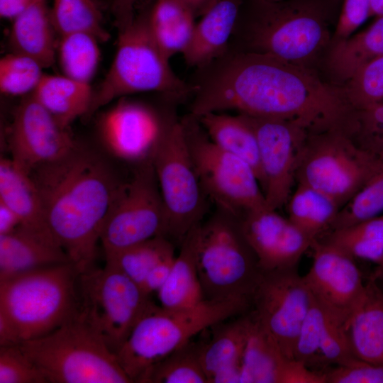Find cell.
I'll list each match as a JSON object with an SVG mask.
<instances>
[{
  "mask_svg": "<svg viewBox=\"0 0 383 383\" xmlns=\"http://www.w3.org/2000/svg\"><path fill=\"white\" fill-rule=\"evenodd\" d=\"M231 92L243 114L294 122L309 133L351 132L356 110L342 84L322 80L310 67L272 55L249 52L236 66Z\"/></svg>",
  "mask_w": 383,
  "mask_h": 383,
  "instance_id": "1",
  "label": "cell"
},
{
  "mask_svg": "<svg viewBox=\"0 0 383 383\" xmlns=\"http://www.w3.org/2000/svg\"><path fill=\"white\" fill-rule=\"evenodd\" d=\"M30 174L48 226L71 262L82 273L92 267L102 225L120 184L99 153L79 144Z\"/></svg>",
  "mask_w": 383,
  "mask_h": 383,
  "instance_id": "2",
  "label": "cell"
},
{
  "mask_svg": "<svg viewBox=\"0 0 383 383\" xmlns=\"http://www.w3.org/2000/svg\"><path fill=\"white\" fill-rule=\"evenodd\" d=\"M229 45L306 67L329 47L328 12L321 0H250Z\"/></svg>",
  "mask_w": 383,
  "mask_h": 383,
  "instance_id": "3",
  "label": "cell"
},
{
  "mask_svg": "<svg viewBox=\"0 0 383 383\" xmlns=\"http://www.w3.org/2000/svg\"><path fill=\"white\" fill-rule=\"evenodd\" d=\"M246 299H204L185 309H170L151 301L115 355L132 382L211 326L248 312Z\"/></svg>",
  "mask_w": 383,
  "mask_h": 383,
  "instance_id": "4",
  "label": "cell"
},
{
  "mask_svg": "<svg viewBox=\"0 0 383 383\" xmlns=\"http://www.w3.org/2000/svg\"><path fill=\"white\" fill-rule=\"evenodd\" d=\"M79 272L72 262L33 270L0 282V314L21 343L43 336L79 313Z\"/></svg>",
  "mask_w": 383,
  "mask_h": 383,
  "instance_id": "5",
  "label": "cell"
},
{
  "mask_svg": "<svg viewBox=\"0 0 383 383\" xmlns=\"http://www.w3.org/2000/svg\"><path fill=\"white\" fill-rule=\"evenodd\" d=\"M118 30L117 49L104 80L94 94L84 118L116 99L141 92H157L180 101L191 98L193 87L180 79L155 40L149 10L134 16Z\"/></svg>",
  "mask_w": 383,
  "mask_h": 383,
  "instance_id": "6",
  "label": "cell"
},
{
  "mask_svg": "<svg viewBox=\"0 0 383 383\" xmlns=\"http://www.w3.org/2000/svg\"><path fill=\"white\" fill-rule=\"evenodd\" d=\"M19 346L48 383H133L116 355L79 313Z\"/></svg>",
  "mask_w": 383,
  "mask_h": 383,
  "instance_id": "7",
  "label": "cell"
},
{
  "mask_svg": "<svg viewBox=\"0 0 383 383\" xmlns=\"http://www.w3.org/2000/svg\"><path fill=\"white\" fill-rule=\"evenodd\" d=\"M197 267L208 300L251 301L262 272L239 218L218 209L199 226Z\"/></svg>",
  "mask_w": 383,
  "mask_h": 383,
  "instance_id": "8",
  "label": "cell"
},
{
  "mask_svg": "<svg viewBox=\"0 0 383 383\" xmlns=\"http://www.w3.org/2000/svg\"><path fill=\"white\" fill-rule=\"evenodd\" d=\"M379 162V154L362 148L345 130L309 133L295 182L326 194L340 209L365 184Z\"/></svg>",
  "mask_w": 383,
  "mask_h": 383,
  "instance_id": "9",
  "label": "cell"
},
{
  "mask_svg": "<svg viewBox=\"0 0 383 383\" xmlns=\"http://www.w3.org/2000/svg\"><path fill=\"white\" fill-rule=\"evenodd\" d=\"M181 123L201 187L216 209L237 217L266 209L260 181L245 160L215 144L197 117L188 113Z\"/></svg>",
  "mask_w": 383,
  "mask_h": 383,
  "instance_id": "10",
  "label": "cell"
},
{
  "mask_svg": "<svg viewBox=\"0 0 383 383\" xmlns=\"http://www.w3.org/2000/svg\"><path fill=\"white\" fill-rule=\"evenodd\" d=\"M151 162L165 211L166 237L180 245L202 222L209 200L194 168L181 119L167 130Z\"/></svg>",
  "mask_w": 383,
  "mask_h": 383,
  "instance_id": "11",
  "label": "cell"
},
{
  "mask_svg": "<svg viewBox=\"0 0 383 383\" xmlns=\"http://www.w3.org/2000/svg\"><path fill=\"white\" fill-rule=\"evenodd\" d=\"M79 315L115 354L152 301L141 287L106 265L80 273Z\"/></svg>",
  "mask_w": 383,
  "mask_h": 383,
  "instance_id": "12",
  "label": "cell"
},
{
  "mask_svg": "<svg viewBox=\"0 0 383 383\" xmlns=\"http://www.w3.org/2000/svg\"><path fill=\"white\" fill-rule=\"evenodd\" d=\"M166 216L151 160L120 182L100 233L104 256L156 236L166 237Z\"/></svg>",
  "mask_w": 383,
  "mask_h": 383,
  "instance_id": "13",
  "label": "cell"
},
{
  "mask_svg": "<svg viewBox=\"0 0 383 383\" xmlns=\"http://www.w3.org/2000/svg\"><path fill=\"white\" fill-rule=\"evenodd\" d=\"M312 302L298 266L262 271L251 309L287 359H294L298 336Z\"/></svg>",
  "mask_w": 383,
  "mask_h": 383,
  "instance_id": "14",
  "label": "cell"
},
{
  "mask_svg": "<svg viewBox=\"0 0 383 383\" xmlns=\"http://www.w3.org/2000/svg\"><path fill=\"white\" fill-rule=\"evenodd\" d=\"M119 99L99 119L101 143L121 160L140 164L151 160L167 130L179 119L174 107L162 112L142 101Z\"/></svg>",
  "mask_w": 383,
  "mask_h": 383,
  "instance_id": "15",
  "label": "cell"
},
{
  "mask_svg": "<svg viewBox=\"0 0 383 383\" xmlns=\"http://www.w3.org/2000/svg\"><path fill=\"white\" fill-rule=\"evenodd\" d=\"M241 114L258 144L266 209L277 211L292 193L299 160L309 132L294 122Z\"/></svg>",
  "mask_w": 383,
  "mask_h": 383,
  "instance_id": "16",
  "label": "cell"
},
{
  "mask_svg": "<svg viewBox=\"0 0 383 383\" xmlns=\"http://www.w3.org/2000/svg\"><path fill=\"white\" fill-rule=\"evenodd\" d=\"M77 144L70 128H62L32 93L16 109L8 147L10 158L27 172L65 156Z\"/></svg>",
  "mask_w": 383,
  "mask_h": 383,
  "instance_id": "17",
  "label": "cell"
},
{
  "mask_svg": "<svg viewBox=\"0 0 383 383\" xmlns=\"http://www.w3.org/2000/svg\"><path fill=\"white\" fill-rule=\"evenodd\" d=\"M311 248L313 262L305 282L313 299L346 325L365 287L355 260L320 239Z\"/></svg>",
  "mask_w": 383,
  "mask_h": 383,
  "instance_id": "18",
  "label": "cell"
},
{
  "mask_svg": "<svg viewBox=\"0 0 383 383\" xmlns=\"http://www.w3.org/2000/svg\"><path fill=\"white\" fill-rule=\"evenodd\" d=\"M239 219L262 271L298 266L313 243L288 218L275 210L250 211Z\"/></svg>",
  "mask_w": 383,
  "mask_h": 383,
  "instance_id": "19",
  "label": "cell"
},
{
  "mask_svg": "<svg viewBox=\"0 0 383 383\" xmlns=\"http://www.w3.org/2000/svg\"><path fill=\"white\" fill-rule=\"evenodd\" d=\"M199 340L200 360L209 383H240V362L247 331V312L212 326Z\"/></svg>",
  "mask_w": 383,
  "mask_h": 383,
  "instance_id": "20",
  "label": "cell"
},
{
  "mask_svg": "<svg viewBox=\"0 0 383 383\" xmlns=\"http://www.w3.org/2000/svg\"><path fill=\"white\" fill-rule=\"evenodd\" d=\"M71 262L52 236L21 226L0 235V282L33 270Z\"/></svg>",
  "mask_w": 383,
  "mask_h": 383,
  "instance_id": "21",
  "label": "cell"
},
{
  "mask_svg": "<svg viewBox=\"0 0 383 383\" xmlns=\"http://www.w3.org/2000/svg\"><path fill=\"white\" fill-rule=\"evenodd\" d=\"M345 329L355 358L383 366V291L374 279L365 284Z\"/></svg>",
  "mask_w": 383,
  "mask_h": 383,
  "instance_id": "22",
  "label": "cell"
},
{
  "mask_svg": "<svg viewBox=\"0 0 383 383\" xmlns=\"http://www.w3.org/2000/svg\"><path fill=\"white\" fill-rule=\"evenodd\" d=\"M243 0H218L196 23L192 40L182 52L186 64L197 68L228 47Z\"/></svg>",
  "mask_w": 383,
  "mask_h": 383,
  "instance_id": "23",
  "label": "cell"
},
{
  "mask_svg": "<svg viewBox=\"0 0 383 383\" xmlns=\"http://www.w3.org/2000/svg\"><path fill=\"white\" fill-rule=\"evenodd\" d=\"M55 33L50 9L46 1H41L13 19L9 47L11 52L29 57L43 68L50 67L56 58Z\"/></svg>",
  "mask_w": 383,
  "mask_h": 383,
  "instance_id": "24",
  "label": "cell"
},
{
  "mask_svg": "<svg viewBox=\"0 0 383 383\" xmlns=\"http://www.w3.org/2000/svg\"><path fill=\"white\" fill-rule=\"evenodd\" d=\"M0 201L16 214L20 226L54 238L48 226L40 196L30 173L10 157H1L0 160Z\"/></svg>",
  "mask_w": 383,
  "mask_h": 383,
  "instance_id": "25",
  "label": "cell"
},
{
  "mask_svg": "<svg viewBox=\"0 0 383 383\" xmlns=\"http://www.w3.org/2000/svg\"><path fill=\"white\" fill-rule=\"evenodd\" d=\"M199 225L193 228L180 243L179 253L174 258L167 280L157 292L162 307L189 308L205 299L197 267Z\"/></svg>",
  "mask_w": 383,
  "mask_h": 383,
  "instance_id": "26",
  "label": "cell"
},
{
  "mask_svg": "<svg viewBox=\"0 0 383 383\" xmlns=\"http://www.w3.org/2000/svg\"><path fill=\"white\" fill-rule=\"evenodd\" d=\"M287 360L274 338L250 309L247 312L240 383H279Z\"/></svg>",
  "mask_w": 383,
  "mask_h": 383,
  "instance_id": "27",
  "label": "cell"
},
{
  "mask_svg": "<svg viewBox=\"0 0 383 383\" xmlns=\"http://www.w3.org/2000/svg\"><path fill=\"white\" fill-rule=\"evenodd\" d=\"M32 94L62 128H70L77 118L87 115L94 91L89 83L43 74Z\"/></svg>",
  "mask_w": 383,
  "mask_h": 383,
  "instance_id": "28",
  "label": "cell"
},
{
  "mask_svg": "<svg viewBox=\"0 0 383 383\" xmlns=\"http://www.w3.org/2000/svg\"><path fill=\"white\" fill-rule=\"evenodd\" d=\"M197 118L215 144L245 160L253 168L263 191L264 178L257 138L244 116L239 113L233 116L223 112H211Z\"/></svg>",
  "mask_w": 383,
  "mask_h": 383,
  "instance_id": "29",
  "label": "cell"
},
{
  "mask_svg": "<svg viewBox=\"0 0 383 383\" xmlns=\"http://www.w3.org/2000/svg\"><path fill=\"white\" fill-rule=\"evenodd\" d=\"M326 65L340 84L365 63L383 55V16L366 30L331 45Z\"/></svg>",
  "mask_w": 383,
  "mask_h": 383,
  "instance_id": "30",
  "label": "cell"
},
{
  "mask_svg": "<svg viewBox=\"0 0 383 383\" xmlns=\"http://www.w3.org/2000/svg\"><path fill=\"white\" fill-rule=\"evenodd\" d=\"M195 16L172 0H155L149 9V25L155 40L169 60L189 45L195 28Z\"/></svg>",
  "mask_w": 383,
  "mask_h": 383,
  "instance_id": "31",
  "label": "cell"
},
{
  "mask_svg": "<svg viewBox=\"0 0 383 383\" xmlns=\"http://www.w3.org/2000/svg\"><path fill=\"white\" fill-rule=\"evenodd\" d=\"M286 205L289 220L313 241L329 231L340 210L332 199L302 184H296Z\"/></svg>",
  "mask_w": 383,
  "mask_h": 383,
  "instance_id": "32",
  "label": "cell"
},
{
  "mask_svg": "<svg viewBox=\"0 0 383 383\" xmlns=\"http://www.w3.org/2000/svg\"><path fill=\"white\" fill-rule=\"evenodd\" d=\"M318 239L350 257L379 264L383 260V216L330 231Z\"/></svg>",
  "mask_w": 383,
  "mask_h": 383,
  "instance_id": "33",
  "label": "cell"
},
{
  "mask_svg": "<svg viewBox=\"0 0 383 383\" xmlns=\"http://www.w3.org/2000/svg\"><path fill=\"white\" fill-rule=\"evenodd\" d=\"M173 242L159 235L105 256L113 267L141 287L149 273L162 262L174 257Z\"/></svg>",
  "mask_w": 383,
  "mask_h": 383,
  "instance_id": "34",
  "label": "cell"
},
{
  "mask_svg": "<svg viewBox=\"0 0 383 383\" xmlns=\"http://www.w3.org/2000/svg\"><path fill=\"white\" fill-rule=\"evenodd\" d=\"M50 14L60 36L86 33L101 43L110 38L104 28L102 13L94 0H54Z\"/></svg>",
  "mask_w": 383,
  "mask_h": 383,
  "instance_id": "35",
  "label": "cell"
},
{
  "mask_svg": "<svg viewBox=\"0 0 383 383\" xmlns=\"http://www.w3.org/2000/svg\"><path fill=\"white\" fill-rule=\"evenodd\" d=\"M189 341L151 367L140 383H209L199 341Z\"/></svg>",
  "mask_w": 383,
  "mask_h": 383,
  "instance_id": "36",
  "label": "cell"
},
{
  "mask_svg": "<svg viewBox=\"0 0 383 383\" xmlns=\"http://www.w3.org/2000/svg\"><path fill=\"white\" fill-rule=\"evenodd\" d=\"M60 37L57 54L63 75L89 83L100 60L99 41L86 33H73Z\"/></svg>",
  "mask_w": 383,
  "mask_h": 383,
  "instance_id": "37",
  "label": "cell"
},
{
  "mask_svg": "<svg viewBox=\"0 0 383 383\" xmlns=\"http://www.w3.org/2000/svg\"><path fill=\"white\" fill-rule=\"evenodd\" d=\"M378 154L380 162L377 169L360 191L340 208L328 231L379 216L383 212V151Z\"/></svg>",
  "mask_w": 383,
  "mask_h": 383,
  "instance_id": "38",
  "label": "cell"
},
{
  "mask_svg": "<svg viewBox=\"0 0 383 383\" xmlns=\"http://www.w3.org/2000/svg\"><path fill=\"white\" fill-rule=\"evenodd\" d=\"M333 318L312 296L311 304L298 336L294 359L304 362L311 369L319 367L320 351Z\"/></svg>",
  "mask_w": 383,
  "mask_h": 383,
  "instance_id": "39",
  "label": "cell"
},
{
  "mask_svg": "<svg viewBox=\"0 0 383 383\" xmlns=\"http://www.w3.org/2000/svg\"><path fill=\"white\" fill-rule=\"evenodd\" d=\"M345 96L355 110L383 101V55L359 67L342 84Z\"/></svg>",
  "mask_w": 383,
  "mask_h": 383,
  "instance_id": "40",
  "label": "cell"
},
{
  "mask_svg": "<svg viewBox=\"0 0 383 383\" xmlns=\"http://www.w3.org/2000/svg\"><path fill=\"white\" fill-rule=\"evenodd\" d=\"M43 68L33 59L11 52L0 60V91L9 96L33 92L43 74Z\"/></svg>",
  "mask_w": 383,
  "mask_h": 383,
  "instance_id": "41",
  "label": "cell"
},
{
  "mask_svg": "<svg viewBox=\"0 0 383 383\" xmlns=\"http://www.w3.org/2000/svg\"><path fill=\"white\" fill-rule=\"evenodd\" d=\"M0 383H48L18 345L0 346Z\"/></svg>",
  "mask_w": 383,
  "mask_h": 383,
  "instance_id": "42",
  "label": "cell"
},
{
  "mask_svg": "<svg viewBox=\"0 0 383 383\" xmlns=\"http://www.w3.org/2000/svg\"><path fill=\"white\" fill-rule=\"evenodd\" d=\"M326 383H383V366L359 359L323 370Z\"/></svg>",
  "mask_w": 383,
  "mask_h": 383,
  "instance_id": "43",
  "label": "cell"
},
{
  "mask_svg": "<svg viewBox=\"0 0 383 383\" xmlns=\"http://www.w3.org/2000/svg\"><path fill=\"white\" fill-rule=\"evenodd\" d=\"M370 1L343 0L341 11L330 46L353 34L370 17Z\"/></svg>",
  "mask_w": 383,
  "mask_h": 383,
  "instance_id": "44",
  "label": "cell"
},
{
  "mask_svg": "<svg viewBox=\"0 0 383 383\" xmlns=\"http://www.w3.org/2000/svg\"><path fill=\"white\" fill-rule=\"evenodd\" d=\"M279 383H326L323 370H315L304 362L287 360L282 370Z\"/></svg>",
  "mask_w": 383,
  "mask_h": 383,
  "instance_id": "45",
  "label": "cell"
},
{
  "mask_svg": "<svg viewBox=\"0 0 383 383\" xmlns=\"http://www.w3.org/2000/svg\"><path fill=\"white\" fill-rule=\"evenodd\" d=\"M175 257L157 265L147 276L140 287L148 295L157 293L163 286L170 272Z\"/></svg>",
  "mask_w": 383,
  "mask_h": 383,
  "instance_id": "46",
  "label": "cell"
},
{
  "mask_svg": "<svg viewBox=\"0 0 383 383\" xmlns=\"http://www.w3.org/2000/svg\"><path fill=\"white\" fill-rule=\"evenodd\" d=\"M138 0H112L111 11L118 30L130 23L134 18V7Z\"/></svg>",
  "mask_w": 383,
  "mask_h": 383,
  "instance_id": "47",
  "label": "cell"
},
{
  "mask_svg": "<svg viewBox=\"0 0 383 383\" xmlns=\"http://www.w3.org/2000/svg\"><path fill=\"white\" fill-rule=\"evenodd\" d=\"M46 0H0L1 18L14 19L32 6Z\"/></svg>",
  "mask_w": 383,
  "mask_h": 383,
  "instance_id": "48",
  "label": "cell"
},
{
  "mask_svg": "<svg viewBox=\"0 0 383 383\" xmlns=\"http://www.w3.org/2000/svg\"><path fill=\"white\" fill-rule=\"evenodd\" d=\"M20 226L21 222L16 214L0 201V235L10 233Z\"/></svg>",
  "mask_w": 383,
  "mask_h": 383,
  "instance_id": "49",
  "label": "cell"
},
{
  "mask_svg": "<svg viewBox=\"0 0 383 383\" xmlns=\"http://www.w3.org/2000/svg\"><path fill=\"white\" fill-rule=\"evenodd\" d=\"M189 9L195 16H203L218 0H172Z\"/></svg>",
  "mask_w": 383,
  "mask_h": 383,
  "instance_id": "50",
  "label": "cell"
},
{
  "mask_svg": "<svg viewBox=\"0 0 383 383\" xmlns=\"http://www.w3.org/2000/svg\"><path fill=\"white\" fill-rule=\"evenodd\" d=\"M377 18L383 16V0L370 1V17Z\"/></svg>",
  "mask_w": 383,
  "mask_h": 383,
  "instance_id": "51",
  "label": "cell"
},
{
  "mask_svg": "<svg viewBox=\"0 0 383 383\" xmlns=\"http://www.w3.org/2000/svg\"><path fill=\"white\" fill-rule=\"evenodd\" d=\"M262 1H277L280 0H262Z\"/></svg>",
  "mask_w": 383,
  "mask_h": 383,
  "instance_id": "52",
  "label": "cell"
},
{
  "mask_svg": "<svg viewBox=\"0 0 383 383\" xmlns=\"http://www.w3.org/2000/svg\"><path fill=\"white\" fill-rule=\"evenodd\" d=\"M383 151V141H382V150L380 152Z\"/></svg>",
  "mask_w": 383,
  "mask_h": 383,
  "instance_id": "53",
  "label": "cell"
}]
</instances>
